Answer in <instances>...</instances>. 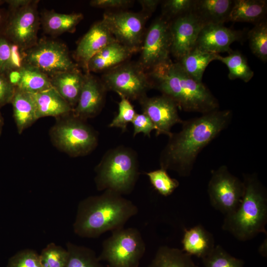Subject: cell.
Returning a JSON list of instances; mask_svg holds the SVG:
<instances>
[{
	"label": "cell",
	"mask_w": 267,
	"mask_h": 267,
	"mask_svg": "<svg viewBox=\"0 0 267 267\" xmlns=\"http://www.w3.org/2000/svg\"><path fill=\"white\" fill-rule=\"evenodd\" d=\"M232 116L229 109H218L183 121L181 130L172 133L160 153V168L188 177L199 154L228 126Z\"/></svg>",
	"instance_id": "1"
},
{
	"label": "cell",
	"mask_w": 267,
	"mask_h": 267,
	"mask_svg": "<svg viewBox=\"0 0 267 267\" xmlns=\"http://www.w3.org/2000/svg\"><path fill=\"white\" fill-rule=\"evenodd\" d=\"M138 212L137 207L131 200L105 190L80 202L73 225L74 232L81 237L97 238L107 231L124 227Z\"/></svg>",
	"instance_id": "2"
},
{
	"label": "cell",
	"mask_w": 267,
	"mask_h": 267,
	"mask_svg": "<svg viewBox=\"0 0 267 267\" xmlns=\"http://www.w3.org/2000/svg\"><path fill=\"white\" fill-rule=\"evenodd\" d=\"M148 73L153 88L173 99L180 109L202 114L219 109L218 100L209 89L192 78L178 62L170 59Z\"/></svg>",
	"instance_id": "3"
},
{
	"label": "cell",
	"mask_w": 267,
	"mask_h": 267,
	"mask_svg": "<svg viewBox=\"0 0 267 267\" xmlns=\"http://www.w3.org/2000/svg\"><path fill=\"white\" fill-rule=\"evenodd\" d=\"M243 182L241 202L234 212L225 216L222 228L245 241L260 233L267 234V192L256 174H244Z\"/></svg>",
	"instance_id": "4"
},
{
	"label": "cell",
	"mask_w": 267,
	"mask_h": 267,
	"mask_svg": "<svg viewBox=\"0 0 267 267\" xmlns=\"http://www.w3.org/2000/svg\"><path fill=\"white\" fill-rule=\"evenodd\" d=\"M95 172L98 190L129 194L139 175L137 154L132 148L122 145L110 149L104 154Z\"/></svg>",
	"instance_id": "5"
},
{
	"label": "cell",
	"mask_w": 267,
	"mask_h": 267,
	"mask_svg": "<svg viewBox=\"0 0 267 267\" xmlns=\"http://www.w3.org/2000/svg\"><path fill=\"white\" fill-rule=\"evenodd\" d=\"M146 245L136 228L123 227L112 232L105 239L98 260L107 267H138L145 254Z\"/></svg>",
	"instance_id": "6"
},
{
	"label": "cell",
	"mask_w": 267,
	"mask_h": 267,
	"mask_svg": "<svg viewBox=\"0 0 267 267\" xmlns=\"http://www.w3.org/2000/svg\"><path fill=\"white\" fill-rule=\"evenodd\" d=\"M58 118L50 131L54 144L62 151L73 157L86 155L98 144L97 133L72 112Z\"/></svg>",
	"instance_id": "7"
},
{
	"label": "cell",
	"mask_w": 267,
	"mask_h": 267,
	"mask_svg": "<svg viewBox=\"0 0 267 267\" xmlns=\"http://www.w3.org/2000/svg\"><path fill=\"white\" fill-rule=\"evenodd\" d=\"M101 81L107 90L129 100L139 101L153 88L148 72L138 62H125L106 71Z\"/></svg>",
	"instance_id": "8"
},
{
	"label": "cell",
	"mask_w": 267,
	"mask_h": 267,
	"mask_svg": "<svg viewBox=\"0 0 267 267\" xmlns=\"http://www.w3.org/2000/svg\"><path fill=\"white\" fill-rule=\"evenodd\" d=\"M25 63L51 76L64 71L79 68L71 58L68 48L63 43L42 38L25 51Z\"/></svg>",
	"instance_id": "9"
},
{
	"label": "cell",
	"mask_w": 267,
	"mask_h": 267,
	"mask_svg": "<svg viewBox=\"0 0 267 267\" xmlns=\"http://www.w3.org/2000/svg\"><path fill=\"white\" fill-rule=\"evenodd\" d=\"M243 181L232 175L225 165L211 171L208 193L211 205L225 216L233 213L244 194Z\"/></svg>",
	"instance_id": "10"
},
{
	"label": "cell",
	"mask_w": 267,
	"mask_h": 267,
	"mask_svg": "<svg viewBox=\"0 0 267 267\" xmlns=\"http://www.w3.org/2000/svg\"><path fill=\"white\" fill-rule=\"evenodd\" d=\"M39 0H32L28 5L9 10L6 25L2 34L12 43L26 51L38 41L41 24L38 7Z\"/></svg>",
	"instance_id": "11"
},
{
	"label": "cell",
	"mask_w": 267,
	"mask_h": 267,
	"mask_svg": "<svg viewBox=\"0 0 267 267\" xmlns=\"http://www.w3.org/2000/svg\"><path fill=\"white\" fill-rule=\"evenodd\" d=\"M148 16L142 12H106L101 20L116 42L134 53L140 50Z\"/></svg>",
	"instance_id": "12"
},
{
	"label": "cell",
	"mask_w": 267,
	"mask_h": 267,
	"mask_svg": "<svg viewBox=\"0 0 267 267\" xmlns=\"http://www.w3.org/2000/svg\"><path fill=\"white\" fill-rule=\"evenodd\" d=\"M170 21L162 16L155 19L144 35L138 63L146 71H150L171 59Z\"/></svg>",
	"instance_id": "13"
},
{
	"label": "cell",
	"mask_w": 267,
	"mask_h": 267,
	"mask_svg": "<svg viewBox=\"0 0 267 267\" xmlns=\"http://www.w3.org/2000/svg\"><path fill=\"white\" fill-rule=\"evenodd\" d=\"M139 102L142 113L150 118L156 128V136H170L172 127L181 124L183 121L178 115L176 103L166 95L162 94L151 97L146 96Z\"/></svg>",
	"instance_id": "14"
},
{
	"label": "cell",
	"mask_w": 267,
	"mask_h": 267,
	"mask_svg": "<svg viewBox=\"0 0 267 267\" xmlns=\"http://www.w3.org/2000/svg\"><path fill=\"white\" fill-rule=\"evenodd\" d=\"M204 25L191 12L170 21L172 54L178 61L196 45Z\"/></svg>",
	"instance_id": "15"
},
{
	"label": "cell",
	"mask_w": 267,
	"mask_h": 267,
	"mask_svg": "<svg viewBox=\"0 0 267 267\" xmlns=\"http://www.w3.org/2000/svg\"><path fill=\"white\" fill-rule=\"evenodd\" d=\"M244 32L228 28L223 24H209L204 25L198 35L195 47L208 52L219 54L230 53L232 43L240 41Z\"/></svg>",
	"instance_id": "16"
},
{
	"label": "cell",
	"mask_w": 267,
	"mask_h": 267,
	"mask_svg": "<svg viewBox=\"0 0 267 267\" xmlns=\"http://www.w3.org/2000/svg\"><path fill=\"white\" fill-rule=\"evenodd\" d=\"M106 91L101 81L90 73H85L83 86L73 114L84 120L97 115L104 106Z\"/></svg>",
	"instance_id": "17"
},
{
	"label": "cell",
	"mask_w": 267,
	"mask_h": 267,
	"mask_svg": "<svg viewBox=\"0 0 267 267\" xmlns=\"http://www.w3.org/2000/svg\"><path fill=\"white\" fill-rule=\"evenodd\" d=\"M102 20L92 25L79 42L74 53L76 62L87 72L89 60L110 43L115 41Z\"/></svg>",
	"instance_id": "18"
},
{
	"label": "cell",
	"mask_w": 267,
	"mask_h": 267,
	"mask_svg": "<svg viewBox=\"0 0 267 267\" xmlns=\"http://www.w3.org/2000/svg\"><path fill=\"white\" fill-rule=\"evenodd\" d=\"M85 79V74H83L79 68L50 77L52 87L73 109L78 103Z\"/></svg>",
	"instance_id": "19"
},
{
	"label": "cell",
	"mask_w": 267,
	"mask_h": 267,
	"mask_svg": "<svg viewBox=\"0 0 267 267\" xmlns=\"http://www.w3.org/2000/svg\"><path fill=\"white\" fill-rule=\"evenodd\" d=\"M134 52L118 42L107 44L89 60L87 73L107 71L125 63Z\"/></svg>",
	"instance_id": "20"
},
{
	"label": "cell",
	"mask_w": 267,
	"mask_h": 267,
	"mask_svg": "<svg viewBox=\"0 0 267 267\" xmlns=\"http://www.w3.org/2000/svg\"><path fill=\"white\" fill-rule=\"evenodd\" d=\"M232 0H194L191 12L204 25L228 21Z\"/></svg>",
	"instance_id": "21"
},
{
	"label": "cell",
	"mask_w": 267,
	"mask_h": 267,
	"mask_svg": "<svg viewBox=\"0 0 267 267\" xmlns=\"http://www.w3.org/2000/svg\"><path fill=\"white\" fill-rule=\"evenodd\" d=\"M31 94L38 119L47 116L58 118L72 112L73 108L52 87Z\"/></svg>",
	"instance_id": "22"
},
{
	"label": "cell",
	"mask_w": 267,
	"mask_h": 267,
	"mask_svg": "<svg viewBox=\"0 0 267 267\" xmlns=\"http://www.w3.org/2000/svg\"><path fill=\"white\" fill-rule=\"evenodd\" d=\"M181 240L182 250L190 256L201 259L206 257L215 247L213 235L202 225L184 229Z\"/></svg>",
	"instance_id": "23"
},
{
	"label": "cell",
	"mask_w": 267,
	"mask_h": 267,
	"mask_svg": "<svg viewBox=\"0 0 267 267\" xmlns=\"http://www.w3.org/2000/svg\"><path fill=\"white\" fill-rule=\"evenodd\" d=\"M40 14L44 32L51 36L73 33L84 18L82 13H61L53 10H45Z\"/></svg>",
	"instance_id": "24"
},
{
	"label": "cell",
	"mask_w": 267,
	"mask_h": 267,
	"mask_svg": "<svg viewBox=\"0 0 267 267\" xmlns=\"http://www.w3.org/2000/svg\"><path fill=\"white\" fill-rule=\"evenodd\" d=\"M11 103L13 118L20 134L38 119L35 103L31 93L15 88Z\"/></svg>",
	"instance_id": "25"
},
{
	"label": "cell",
	"mask_w": 267,
	"mask_h": 267,
	"mask_svg": "<svg viewBox=\"0 0 267 267\" xmlns=\"http://www.w3.org/2000/svg\"><path fill=\"white\" fill-rule=\"evenodd\" d=\"M267 11L265 0H234L228 21L256 24L265 19Z\"/></svg>",
	"instance_id": "26"
},
{
	"label": "cell",
	"mask_w": 267,
	"mask_h": 267,
	"mask_svg": "<svg viewBox=\"0 0 267 267\" xmlns=\"http://www.w3.org/2000/svg\"><path fill=\"white\" fill-rule=\"evenodd\" d=\"M148 267H199L191 256L182 250L167 246H160Z\"/></svg>",
	"instance_id": "27"
},
{
	"label": "cell",
	"mask_w": 267,
	"mask_h": 267,
	"mask_svg": "<svg viewBox=\"0 0 267 267\" xmlns=\"http://www.w3.org/2000/svg\"><path fill=\"white\" fill-rule=\"evenodd\" d=\"M218 54L206 52L195 47L178 62L192 78L202 82L203 75L206 67L212 61L217 60Z\"/></svg>",
	"instance_id": "28"
},
{
	"label": "cell",
	"mask_w": 267,
	"mask_h": 267,
	"mask_svg": "<svg viewBox=\"0 0 267 267\" xmlns=\"http://www.w3.org/2000/svg\"><path fill=\"white\" fill-rule=\"evenodd\" d=\"M25 63V51L12 43L3 34L0 35V72L21 68Z\"/></svg>",
	"instance_id": "29"
},
{
	"label": "cell",
	"mask_w": 267,
	"mask_h": 267,
	"mask_svg": "<svg viewBox=\"0 0 267 267\" xmlns=\"http://www.w3.org/2000/svg\"><path fill=\"white\" fill-rule=\"evenodd\" d=\"M21 79L16 88L35 93L52 87L50 78L36 67L25 63L21 68Z\"/></svg>",
	"instance_id": "30"
},
{
	"label": "cell",
	"mask_w": 267,
	"mask_h": 267,
	"mask_svg": "<svg viewBox=\"0 0 267 267\" xmlns=\"http://www.w3.org/2000/svg\"><path fill=\"white\" fill-rule=\"evenodd\" d=\"M217 60L227 66L229 71L228 77L230 80L240 79L247 83L254 76V72L248 65L245 57L238 50H232L225 56L218 54Z\"/></svg>",
	"instance_id": "31"
},
{
	"label": "cell",
	"mask_w": 267,
	"mask_h": 267,
	"mask_svg": "<svg viewBox=\"0 0 267 267\" xmlns=\"http://www.w3.org/2000/svg\"><path fill=\"white\" fill-rule=\"evenodd\" d=\"M66 247L68 257L65 267H105L90 248L70 242Z\"/></svg>",
	"instance_id": "32"
},
{
	"label": "cell",
	"mask_w": 267,
	"mask_h": 267,
	"mask_svg": "<svg viewBox=\"0 0 267 267\" xmlns=\"http://www.w3.org/2000/svg\"><path fill=\"white\" fill-rule=\"evenodd\" d=\"M252 53L262 61H267V22L265 19L255 24L247 34Z\"/></svg>",
	"instance_id": "33"
},
{
	"label": "cell",
	"mask_w": 267,
	"mask_h": 267,
	"mask_svg": "<svg viewBox=\"0 0 267 267\" xmlns=\"http://www.w3.org/2000/svg\"><path fill=\"white\" fill-rule=\"evenodd\" d=\"M204 267H243V260L235 258L218 245L202 259Z\"/></svg>",
	"instance_id": "34"
},
{
	"label": "cell",
	"mask_w": 267,
	"mask_h": 267,
	"mask_svg": "<svg viewBox=\"0 0 267 267\" xmlns=\"http://www.w3.org/2000/svg\"><path fill=\"white\" fill-rule=\"evenodd\" d=\"M154 188L161 195L167 197L172 194L179 185L178 181L172 178L167 171L159 169L145 173Z\"/></svg>",
	"instance_id": "35"
},
{
	"label": "cell",
	"mask_w": 267,
	"mask_h": 267,
	"mask_svg": "<svg viewBox=\"0 0 267 267\" xmlns=\"http://www.w3.org/2000/svg\"><path fill=\"white\" fill-rule=\"evenodd\" d=\"M68 257L67 249L54 243L47 244L39 254L42 267H65Z\"/></svg>",
	"instance_id": "36"
},
{
	"label": "cell",
	"mask_w": 267,
	"mask_h": 267,
	"mask_svg": "<svg viewBox=\"0 0 267 267\" xmlns=\"http://www.w3.org/2000/svg\"><path fill=\"white\" fill-rule=\"evenodd\" d=\"M194 0H167L163 2L162 16L169 21L191 12Z\"/></svg>",
	"instance_id": "37"
},
{
	"label": "cell",
	"mask_w": 267,
	"mask_h": 267,
	"mask_svg": "<svg viewBox=\"0 0 267 267\" xmlns=\"http://www.w3.org/2000/svg\"><path fill=\"white\" fill-rule=\"evenodd\" d=\"M136 113L130 101L123 97L118 103V112L108 126L118 128L123 132L126 131L129 123H132Z\"/></svg>",
	"instance_id": "38"
},
{
	"label": "cell",
	"mask_w": 267,
	"mask_h": 267,
	"mask_svg": "<svg viewBox=\"0 0 267 267\" xmlns=\"http://www.w3.org/2000/svg\"><path fill=\"white\" fill-rule=\"evenodd\" d=\"M7 267H42L39 254L31 249L19 251L9 260Z\"/></svg>",
	"instance_id": "39"
},
{
	"label": "cell",
	"mask_w": 267,
	"mask_h": 267,
	"mask_svg": "<svg viewBox=\"0 0 267 267\" xmlns=\"http://www.w3.org/2000/svg\"><path fill=\"white\" fill-rule=\"evenodd\" d=\"M132 123L134 128V137L139 133H142L144 136L150 137L151 132L153 130H156V128L150 118L143 113H136Z\"/></svg>",
	"instance_id": "40"
},
{
	"label": "cell",
	"mask_w": 267,
	"mask_h": 267,
	"mask_svg": "<svg viewBox=\"0 0 267 267\" xmlns=\"http://www.w3.org/2000/svg\"><path fill=\"white\" fill-rule=\"evenodd\" d=\"M15 90L6 75L0 72V109L11 103Z\"/></svg>",
	"instance_id": "41"
},
{
	"label": "cell",
	"mask_w": 267,
	"mask_h": 267,
	"mask_svg": "<svg viewBox=\"0 0 267 267\" xmlns=\"http://www.w3.org/2000/svg\"><path fill=\"white\" fill-rule=\"evenodd\" d=\"M133 3L130 0H92L89 4L94 7L102 8H124Z\"/></svg>",
	"instance_id": "42"
},
{
	"label": "cell",
	"mask_w": 267,
	"mask_h": 267,
	"mask_svg": "<svg viewBox=\"0 0 267 267\" xmlns=\"http://www.w3.org/2000/svg\"><path fill=\"white\" fill-rule=\"evenodd\" d=\"M138 1L142 7L141 12L150 17L161 1L158 0H140Z\"/></svg>",
	"instance_id": "43"
},
{
	"label": "cell",
	"mask_w": 267,
	"mask_h": 267,
	"mask_svg": "<svg viewBox=\"0 0 267 267\" xmlns=\"http://www.w3.org/2000/svg\"><path fill=\"white\" fill-rule=\"evenodd\" d=\"M5 75L10 84L16 88L22 77L21 68L12 70L7 73Z\"/></svg>",
	"instance_id": "44"
},
{
	"label": "cell",
	"mask_w": 267,
	"mask_h": 267,
	"mask_svg": "<svg viewBox=\"0 0 267 267\" xmlns=\"http://www.w3.org/2000/svg\"><path fill=\"white\" fill-rule=\"evenodd\" d=\"M4 3L5 0H0V35L3 34L8 18L7 9L0 7Z\"/></svg>",
	"instance_id": "45"
},
{
	"label": "cell",
	"mask_w": 267,
	"mask_h": 267,
	"mask_svg": "<svg viewBox=\"0 0 267 267\" xmlns=\"http://www.w3.org/2000/svg\"><path fill=\"white\" fill-rule=\"evenodd\" d=\"M32 0H5L8 5V10H14L29 4Z\"/></svg>",
	"instance_id": "46"
},
{
	"label": "cell",
	"mask_w": 267,
	"mask_h": 267,
	"mask_svg": "<svg viewBox=\"0 0 267 267\" xmlns=\"http://www.w3.org/2000/svg\"><path fill=\"white\" fill-rule=\"evenodd\" d=\"M3 118L2 117V116L0 113V134H1V129H2V127L3 126Z\"/></svg>",
	"instance_id": "47"
}]
</instances>
